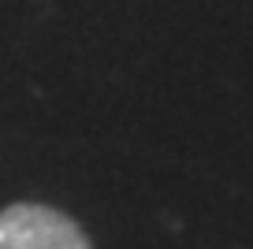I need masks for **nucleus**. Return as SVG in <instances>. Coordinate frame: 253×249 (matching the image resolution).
I'll list each match as a JSON object with an SVG mask.
<instances>
[{"label":"nucleus","instance_id":"obj_1","mask_svg":"<svg viewBox=\"0 0 253 249\" xmlns=\"http://www.w3.org/2000/svg\"><path fill=\"white\" fill-rule=\"evenodd\" d=\"M0 249H93L67 212L19 201L0 212Z\"/></svg>","mask_w":253,"mask_h":249}]
</instances>
